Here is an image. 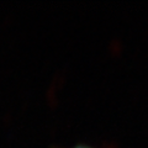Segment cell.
<instances>
[{
  "label": "cell",
  "instance_id": "1",
  "mask_svg": "<svg viewBox=\"0 0 148 148\" xmlns=\"http://www.w3.org/2000/svg\"><path fill=\"white\" fill-rule=\"evenodd\" d=\"M74 148H90V147H85V146H78V147H74Z\"/></svg>",
  "mask_w": 148,
  "mask_h": 148
}]
</instances>
